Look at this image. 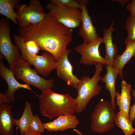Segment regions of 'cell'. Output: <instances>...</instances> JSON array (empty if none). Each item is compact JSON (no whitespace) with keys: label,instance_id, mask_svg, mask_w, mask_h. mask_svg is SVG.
<instances>
[{"label":"cell","instance_id":"cell-31","mask_svg":"<svg viewBox=\"0 0 135 135\" xmlns=\"http://www.w3.org/2000/svg\"><path fill=\"white\" fill-rule=\"evenodd\" d=\"M112 1L116 2H118L122 5L124 6L126 4H127L129 2V0H112Z\"/></svg>","mask_w":135,"mask_h":135},{"label":"cell","instance_id":"cell-22","mask_svg":"<svg viewBox=\"0 0 135 135\" xmlns=\"http://www.w3.org/2000/svg\"><path fill=\"white\" fill-rule=\"evenodd\" d=\"M115 123L125 135H131L135 131L132 124L127 120L122 112L119 111L116 114Z\"/></svg>","mask_w":135,"mask_h":135},{"label":"cell","instance_id":"cell-12","mask_svg":"<svg viewBox=\"0 0 135 135\" xmlns=\"http://www.w3.org/2000/svg\"><path fill=\"white\" fill-rule=\"evenodd\" d=\"M71 50L66 49L60 59L57 61L56 69L58 77L63 80L68 86L77 90L80 79L73 73V67L68 58V54Z\"/></svg>","mask_w":135,"mask_h":135},{"label":"cell","instance_id":"cell-16","mask_svg":"<svg viewBox=\"0 0 135 135\" xmlns=\"http://www.w3.org/2000/svg\"><path fill=\"white\" fill-rule=\"evenodd\" d=\"M12 106L8 104L0 105V134L12 135L14 120L11 112Z\"/></svg>","mask_w":135,"mask_h":135},{"label":"cell","instance_id":"cell-28","mask_svg":"<svg viewBox=\"0 0 135 135\" xmlns=\"http://www.w3.org/2000/svg\"><path fill=\"white\" fill-rule=\"evenodd\" d=\"M126 8L130 12V14L135 17V0H132L129 2Z\"/></svg>","mask_w":135,"mask_h":135},{"label":"cell","instance_id":"cell-18","mask_svg":"<svg viewBox=\"0 0 135 135\" xmlns=\"http://www.w3.org/2000/svg\"><path fill=\"white\" fill-rule=\"evenodd\" d=\"M126 48L121 55L117 54L114 57L112 66L122 79L124 66L132 57L135 56V41L126 45Z\"/></svg>","mask_w":135,"mask_h":135},{"label":"cell","instance_id":"cell-1","mask_svg":"<svg viewBox=\"0 0 135 135\" xmlns=\"http://www.w3.org/2000/svg\"><path fill=\"white\" fill-rule=\"evenodd\" d=\"M18 36L25 42H36L42 50L52 54L58 61L64 54L72 38V30L57 21L50 13H45L40 22L19 27Z\"/></svg>","mask_w":135,"mask_h":135},{"label":"cell","instance_id":"cell-10","mask_svg":"<svg viewBox=\"0 0 135 135\" xmlns=\"http://www.w3.org/2000/svg\"><path fill=\"white\" fill-rule=\"evenodd\" d=\"M103 42L102 38L88 44H81L74 49L79 53L81 57L80 61L82 64L92 65L96 62H100L106 65L104 58L100 55L99 47Z\"/></svg>","mask_w":135,"mask_h":135},{"label":"cell","instance_id":"cell-24","mask_svg":"<svg viewBox=\"0 0 135 135\" xmlns=\"http://www.w3.org/2000/svg\"><path fill=\"white\" fill-rule=\"evenodd\" d=\"M56 5L68 8H73L81 10L82 6L78 0H51Z\"/></svg>","mask_w":135,"mask_h":135},{"label":"cell","instance_id":"cell-27","mask_svg":"<svg viewBox=\"0 0 135 135\" xmlns=\"http://www.w3.org/2000/svg\"><path fill=\"white\" fill-rule=\"evenodd\" d=\"M132 91L134 98L135 102L130 108L128 118L130 122L132 124L135 119V91L134 90H132Z\"/></svg>","mask_w":135,"mask_h":135},{"label":"cell","instance_id":"cell-7","mask_svg":"<svg viewBox=\"0 0 135 135\" xmlns=\"http://www.w3.org/2000/svg\"><path fill=\"white\" fill-rule=\"evenodd\" d=\"M10 22L5 18L0 20V51L6 58L12 70L17 59L21 56L20 49L17 44L14 45L11 41L10 32Z\"/></svg>","mask_w":135,"mask_h":135},{"label":"cell","instance_id":"cell-32","mask_svg":"<svg viewBox=\"0 0 135 135\" xmlns=\"http://www.w3.org/2000/svg\"><path fill=\"white\" fill-rule=\"evenodd\" d=\"M73 130L79 135H84L79 130L76 128L74 129Z\"/></svg>","mask_w":135,"mask_h":135},{"label":"cell","instance_id":"cell-33","mask_svg":"<svg viewBox=\"0 0 135 135\" xmlns=\"http://www.w3.org/2000/svg\"><path fill=\"white\" fill-rule=\"evenodd\" d=\"M0 60H2L4 58V56L2 54L0 53Z\"/></svg>","mask_w":135,"mask_h":135},{"label":"cell","instance_id":"cell-30","mask_svg":"<svg viewBox=\"0 0 135 135\" xmlns=\"http://www.w3.org/2000/svg\"><path fill=\"white\" fill-rule=\"evenodd\" d=\"M41 133L40 132L34 131L28 128L26 130L24 135H42Z\"/></svg>","mask_w":135,"mask_h":135},{"label":"cell","instance_id":"cell-19","mask_svg":"<svg viewBox=\"0 0 135 135\" xmlns=\"http://www.w3.org/2000/svg\"><path fill=\"white\" fill-rule=\"evenodd\" d=\"M107 70L106 74L102 77V80L105 83V88L110 92L111 97V103L115 111L116 106L115 101L116 97V92L115 88V81L118 73L112 66L107 65L105 67Z\"/></svg>","mask_w":135,"mask_h":135},{"label":"cell","instance_id":"cell-3","mask_svg":"<svg viewBox=\"0 0 135 135\" xmlns=\"http://www.w3.org/2000/svg\"><path fill=\"white\" fill-rule=\"evenodd\" d=\"M96 70L93 76H84L80 79V82L77 90L78 95L75 98L76 112L84 111L90 100L100 93L101 87L98 82L102 80V77L100 75L104 64L96 62Z\"/></svg>","mask_w":135,"mask_h":135},{"label":"cell","instance_id":"cell-9","mask_svg":"<svg viewBox=\"0 0 135 135\" xmlns=\"http://www.w3.org/2000/svg\"><path fill=\"white\" fill-rule=\"evenodd\" d=\"M46 8L57 21L68 28H76L79 26L81 23V10L62 7L56 5L52 2L48 3Z\"/></svg>","mask_w":135,"mask_h":135},{"label":"cell","instance_id":"cell-21","mask_svg":"<svg viewBox=\"0 0 135 135\" xmlns=\"http://www.w3.org/2000/svg\"><path fill=\"white\" fill-rule=\"evenodd\" d=\"M34 116L31 104L27 102L25 103L23 112L20 118L18 119L14 120V124L19 128L21 135H24L26 130L29 128Z\"/></svg>","mask_w":135,"mask_h":135},{"label":"cell","instance_id":"cell-20","mask_svg":"<svg viewBox=\"0 0 135 135\" xmlns=\"http://www.w3.org/2000/svg\"><path fill=\"white\" fill-rule=\"evenodd\" d=\"M20 0H0V14L18 25V16L14 10L19 4Z\"/></svg>","mask_w":135,"mask_h":135},{"label":"cell","instance_id":"cell-23","mask_svg":"<svg viewBox=\"0 0 135 135\" xmlns=\"http://www.w3.org/2000/svg\"><path fill=\"white\" fill-rule=\"evenodd\" d=\"M128 35L125 42V46L135 41V17L130 15L128 18L125 26Z\"/></svg>","mask_w":135,"mask_h":135},{"label":"cell","instance_id":"cell-11","mask_svg":"<svg viewBox=\"0 0 135 135\" xmlns=\"http://www.w3.org/2000/svg\"><path fill=\"white\" fill-rule=\"evenodd\" d=\"M82 6L81 24L78 33L83 39V43L90 44L98 39L100 38L97 34L96 28L93 25L92 18L88 14L86 5L89 3V0H78Z\"/></svg>","mask_w":135,"mask_h":135},{"label":"cell","instance_id":"cell-5","mask_svg":"<svg viewBox=\"0 0 135 135\" xmlns=\"http://www.w3.org/2000/svg\"><path fill=\"white\" fill-rule=\"evenodd\" d=\"M14 41L19 47L21 56L26 60L30 65H33L38 73L46 77L56 68L57 62L52 54L45 51L41 56L29 53L25 48L24 41L18 36L14 34Z\"/></svg>","mask_w":135,"mask_h":135},{"label":"cell","instance_id":"cell-6","mask_svg":"<svg viewBox=\"0 0 135 135\" xmlns=\"http://www.w3.org/2000/svg\"><path fill=\"white\" fill-rule=\"evenodd\" d=\"M111 102L101 100L96 106L91 116L92 130L98 133L105 132L114 126L116 117Z\"/></svg>","mask_w":135,"mask_h":135},{"label":"cell","instance_id":"cell-34","mask_svg":"<svg viewBox=\"0 0 135 135\" xmlns=\"http://www.w3.org/2000/svg\"></svg>","mask_w":135,"mask_h":135},{"label":"cell","instance_id":"cell-25","mask_svg":"<svg viewBox=\"0 0 135 135\" xmlns=\"http://www.w3.org/2000/svg\"><path fill=\"white\" fill-rule=\"evenodd\" d=\"M43 124L38 116L34 115L30 124L29 128L34 131L44 133V129Z\"/></svg>","mask_w":135,"mask_h":135},{"label":"cell","instance_id":"cell-15","mask_svg":"<svg viewBox=\"0 0 135 135\" xmlns=\"http://www.w3.org/2000/svg\"><path fill=\"white\" fill-rule=\"evenodd\" d=\"M113 20L110 26L108 28H104L103 42L105 45L106 55L104 58L107 65L112 66L114 57L117 55L118 49L115 44L112 42V34L115 30L113 28Z\"/></svg>","mask_w":135,"mask_h":135},{"label":"cell","instance_id":"cell-8","mask_svg":"<svg viewBox=\"0 0 135 135\" xmlns=\"http://www.w3.org/2000/svg\"><path fill=\"white\" fill-rule=\"evenodd\" d=\"M17 20L19 27L40 22L44 16V8L39 0H31L28 6L19 4L16 8Z\"/></svg>","mask_w":135,"mask_h":135},{"label":"cell","instance_id":"cell-4","mask_svg":"<svg viewBox=\"0 0 135 135\" xmlns=\"http://www.w3.org/2000/svg\"><path fill=\"white\" fill-rule=\"evenodd\" d=\"M30 64L21 56L16 60L12 70L15 78L22 80L25 84L35 86L41 91L51 89L54 86L53 79H44L31 68Z\"/></svg>","mask_w":135,"mask_h":135},{"label":"cell","instance_id":"cell-29","mask_svg":"<svg viewBox=\"0 0 135 135\" xmlns=\"http://www.w3.org/2000/svg\"><path fill=\"white\" fill-rule=\"evenodd\" d=\"M11 102L10 100L4 94H0V105L3 103L8 104Z\"/></svg>","mask_w":135,"mask_h":135},{"label":"cell","instance_id":"cell-26","mask_svg":"<svg viewBox=\"0 0 135 135\" xmlns=\"http://www.w3.org/2000/svg\"><path fill=\"white\" fill-rule=\"evenodd\" d=\"M24 44L27 51L32 54L37 55L40 49L36 43L32 40H28L24 42Z\"/></svg>","mask_w":135,"mask_h":135},{"label":"cell","instance_id":"cell-2","mask_svg":"<svg viewBox=\"0 0 135 135\" xmlns=\"http://www.w3.org/2000/svg\"><path fill=\"white\" fill-rule=\"evenodd\" d=\"M38 98L41 114L50 120L76 112L75 98L69 94H59L50 89L42 91Z\"/></svg>","mask_w":135,"mask_h":135},{"label":"cell","instance_id":"cell-14","mask_svg":"<svg viewBox=\"0 0 135 135\" xmlns=\"http://www.w3.org/2000/svg\"><path fill=\"white\" fill-rule=\"evenodd\" d=\"M79 123L76 115H66L60 116L53 121L43 123V126L44 129L52 132L76 129Z\"/></svg>","mask_w":135,"mask_h":135},{"label":"cell","instance_id":"cell-13","mask_svg":"<svg viewBox=\"0 0 135 135\" xmlns=\"http://www.w3.org/2000/svg\"><path fill=\"white\" fill-rule=\"evenodd\" d=\"M0 74L7 83L8 89L4 94L13 102L14 100V94L16 91L22 88L32 91L30 86L26 84H22L16 79L12 70L7 68L2 60L0 62Z\"/></svg>","mask_w":135,"mask_h":135},{"label":"cell","instance_id":"cell-17","mask_svg":"<svg viewBox=\"0 0 135 135\" xmlns=\"http://www.w3.org/2000/svg\"><path fill=\"white\" fill-rule=\"evenodd\" d=\"M121 88V93L117 92L116 94L117 104L119 107L120 111L123 113L127 120L130 122L128 116L130 107L131 86L122 80Z\"/></svg>","mask_w":135,"mask_h":135}]
</instances>
